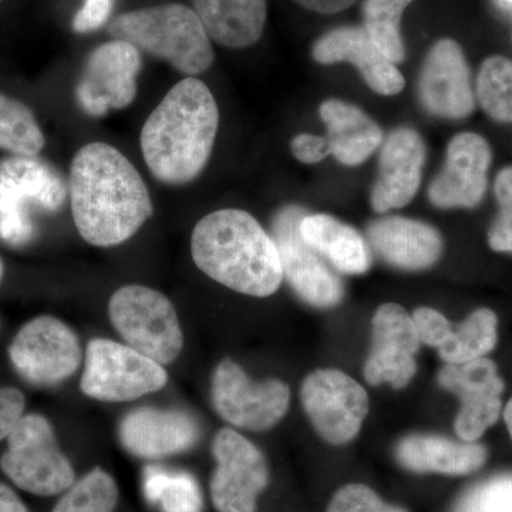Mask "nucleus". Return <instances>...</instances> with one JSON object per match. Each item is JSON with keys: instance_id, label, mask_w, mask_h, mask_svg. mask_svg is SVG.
Instances as JSON below:
<instances>
[{"instance_id": "nucleus-1", "label": "nucleus", "mask_w": 512, "mask_h": 512, "mask_svg": "<svg viewBox=\"0 0 512 512\" xmlns=\"http://www.w3.org/2000/svg\"><path fill=\"white\" fill-rule=\"evenodd\" d=\"M70 204L77 231L94 247L123 244L153 215L140 173L116 147L87 144L70 167Z\"/></svg>"}, {"instance_id": "nucleus-2", "label": "nucleus", "mask_w": 512, "mask_h": 512, "mask_svg": "<svg viewBox=\"0 0 512 512\" xmlns=\"http://www.w3.org/2000/svg\"><path fill=\"white\" fill-rule=\"evenodd\" d=\"M218 124L220 111L207 84L195 77L175 84L141 130L151 174L170 185L194 181L210 160Z\"/></svg>"}, {"instance_id": "nucleus-3", "label": "nucleus", "mask_w": 512, "mask_h": 512, "mask_svg": "<svg viewBox=\"0 0 512 512\" xmlns=\"http://www.w3.org/2000/svg\"><path fill=\"white\" fill-rule=\"evenodd\" d=\"M191 255L205 275L244 295L266 298L284 281L274 239L245 211L220 210L202 218L192 231Z\"/></svg>"}, {"instance_id": "nucleus-4", "label": "nucleus", "mask_w": 512, "mask_h": 512, "mask_svg": "<svg viewBox=\"0 0 512 512\" xmlns=\"http://www.w3.org/2000/svg\"><path fill=\"white\" fill-rule=\"evenodd\" d=\"M109 33L188 77L207 72L214 62L207 30L197 13L180 3L123 13L111 20Z\"/></svg>"}, {"instance_id": "nucleus-5", "label": "nucleus", "mask_w": 512, "mask_h": 512, "mask_svg": "<svg viewBox=\"0 0 512 512\" xmlns=\"http://www.w3.org/2000/svg\"><path fill=\"white\" fill-rule=\"evenodd\" d=\"M62 175L35 157L0 161V239L13 247L36 234L35 212H56L66 201Z\"/></svg>"}, {"instance_id": "nucleus-6", "label": "nucleus", "mask_w": 512, "mask_h": 512, "mask_svg": "<svg viewBox=\"0 0 512 512\" xmlns=\"http://www.w3.org/2000/svg\"><path fill=\"white\" fill-rule=\"evenodd\" d=\"M111 323L128 346L160 365H170L183 350V330L173 303L163 293L127 285L113 293Z\"/></svg>"}, {"instance_id": "nucleus-7", "label": "nucleus", "mask_w": 512, "mask_h": 512, "mask_svg": "<svg viewBox=\"0 0 512 512\" xmlns=\"http://www.w3.org/2000/svg\"><path fill=\"white\" fill-rule=\"evenodd\" d=\"M6 439L8 450L0 458V467L22 490L50 497L76 483L72 464L57 446L55 431L45 417H20Z\"/></svg>"}, {"instance_id": "nucleus-8", "label": "nucleus", "mask_w": 512, "mask_h": 512, "mask_svg": "<svg viewBox=\"0 0 512 512\" xmlns=\"http://www.w3.org/2000/svg\"><path fill=\"white\" fill-rule=\"evenodd\" d=\"M168 375L160 363L119 342L93 339L87 345L82 392L100 402L120 403L158 392Z\"/></svg>"}, {"instance_id": "nucleus-9", "label": "nucleus", "mask_w": 512, "mask_h": 512, "mask_svg": "<svg viewBox=\"0 0 512 512\" xmlns=\"http://www.w3.org/2000/svg\"><path fill=\"white\" fill-rule=\"evenodd\" d=\"M212 404L222 419L241 429L264 431L288 412L291 390L281 380L252 382L241 366L222 360L212 376Z\"/></svg>"}, {"instance_id": "nucleus-10", "label": "nucleus", "mask_w": 512, "mask_h": 512, "mask_svg": "<svg viewBox=\"0 0 512 512\" xmlns=\"http://www.w3.org/2000/svg\"><path fill=\"white\" fill-rule=\"evenodd\" d=\"M301 399L319 436L335 446L355 439L369 412L362 384L336 369H319L306 376Z\"/></svg>"}, {"instance_id": "nucleus-11", "label": "nucleus", "mask_w": 512, "mask_h": 512, "mask_svg": "<svg viewBox=\"0 0 512 512\" xmlns=\"http://www.w3.org/2000/svg\"><path fill=\"white\" fill-rule=\"evenodd\" d=\"M9 357L23 379L37 386H52L76 373L82 363V348L66 323L40 316L19 330Z\"/></svg>"}, {"instance_id": "nucleus-12", "label": "nucleus", "mask_w": 512, "mask_h": 512, "mask_svg": "<svg viewBox=\"0 0 512 512\" xmlns=\"http://www.w3.org/2000/svg\"><path fill=\"white\" fill-rule=\"evenodd\" d=\"M306 211L296 205L282 208L272 221V239L281 256L284 278L303 301L316 308H332L343 298L339 276L322 256L306 244L299 225Z\"/></svg>"}, {"instance_id": "nucleus-13", "label": "nucleus", "mask_w": 512, "mask_h": 512, "mask_svg": "<svg viewBox=\"0 0 512 512\" xmlns=\"http://www.w3.org/2000/svg\"><path fill=\"white\" fill-rule=\"evenodd\" d=\"M217 468L211 497L218 512H256V501L269 483L264 454L231 429H222L212 444Z\"/></svg>"}, {"instance_id": "nucleus-14", "label": "nucleus", "mask_w": 512, "mask_h": 512, "mask_svg": "<svg viewBox=\"0 0 512 512\" xmlns=\"http://www.w3.org/2000/svg\"><path fill=\"white\" fill-rule=\"evenodd\" d=\"M140 70V50L126 40L113 39L96 47L77 84L80 107L93 117L126 109L136 99Z\"/></svg>"}, {"instance_id": "nucleus-15", "label": "nucleus", "mask_w": 512, "mask_h": 512, "mask_svg": "<svg viewBox=\"0 0 512 512\" xmlns=\"http://www.w3.org/2000/svg\"><path fill=\"white\" fill-rule=\"evenodd\" d=\"M439 383L460 399L454 421L458 439L478 441L500 419L504 382L493 360L481 357L461 365H446L440 370Z\"/></svg>"}, {"instance_id": "nucleus-16", "label": "nucleus", "mask_w": 512, "mask_h": 512, "mask_svg": "<svg viewBox=\"0 0 512 512\" xmlns=\"http://www.w3.org/2000/svg\"><path fill=\"white\" fill-rule=\"evenodd\" d=\"M420 345L413 318L403 306H380L372 320V350L365 363L367 383H390L394 389L406 387L416 375Z\"/></svg>"}, {"instance_id": "nucleus-17", "label": "nucleus", "mask_w": 512, "mask_h": 512, "mask_svg": "<svg viewBox=\"0 0 512 512\" xmlns=\"http://www.w3.org/2000/svg\"><path fill=\"white\" fill-rule=\"evenodd\" d=\"M424 109L440 119L461 120L476 109L470 69L463 49L451 39H441L427 53L419 80Z\"/></svg>"}, {"instance_id": "nucleus-18", "label": "nucleus", "mask_w": 512, "mask_h": 512, "mask_svg": "<svg viewBox=\"0 0 512 512\" xmlns=\"http://www.w3.org/2000/svg\"><path fill=\"white\" fill-rule=\"evenodd\" d=\"M491 148L476 133H460L447 147L446 164L430 184L429 198L441 210L476 208L488 185Z\"/></svg>"}, {"instance_id": "nucleus-19", "label": "nucleus", "mask_w": 512, "mask_h": 512, "mask_svg": "<svg viewBox=\"0 0 512 512\" xmlns=\"http://www.w3.org/2000/svg\"><path fill=\"white\" fill-rule=\"evenodd\" d=\"M426 161V144L416 130L400 127L384 140L372 207L379 214L397 210L416 197Z\"/></svg>"}, {"instance_id": "nucleus-20", "label": "nucleus", "mask_w": 512, "mask_h": 512, "mask_svg": "<svg viewBox=\"0 0 512 512\" xmlns=\"http://www.w3.org/2000/svg\"><path fill=\"white\" fill-rule=\"evenodd\" d=\"M313 59L320 64H355L367 86L382 96H396L404 89V77L363 28L342 26L316 40Z\"/></svg>"}, {"instance_id": "nucleus-21", "label": "nucleus", "mask_w": 512, "mask_h": 512, "mask_svg": "<svg viewBox=\"0 0 512 512\" xmlns=\"http://www.w3.org/2000/svg\"><path fill=\"white\" fill-rule=\"evenodd\" d=\"M197 421L177 410L138 409L121 421L120 440L137 457L161 458L181 453L197 443Z\"/></svg>"}, {"instance_id": "nucleus-22", "label": "nucleus", "mask_w": 512, "mask_h": 512, "mask_svg": "<svg viewBox=\"0 0 512 512\" xmlns=\"http://www.w3.org/2000/svg\"><path fill=\"white\" fill-rule=\"evenodd\" d=\"M366 235L370 247L384 262L404 271L430 268L443 254L440 232L410 218H379L367 227Z\"/></svg>"}, {"instance_id": "nucleus-23", "label": "nucleus", "mask_w": 512, "mask_h": 512, "mask_svg": "<svg viewBox=\"0 0 512 512\" xmlns=\"http://www.w3.org/2000/svg\"><path fill=\"white\" fill-rule=\"evenodd\" d=\"M487 457V448L477 441H456L434 434H413L404 437L396 446L400 466L414 473L467 476L480 470Z\"/></svg>"}, {"instance_id": "nucleus-24", "label": "nucleus", "mask_w": 512, "mask_h": 512, "mask_svg": "<svg viewBox=\"0 0 512 512\" xmlns=\"http://www.w3.org/2000/svg\"><path fill=\"white\" fill-rule=\"evenodd\" d=\"M319 114L328 127L330 154L339 163L355 167L382 147V128L359 107L346 101L328 100L320 106Z\"/></svg>"}, {"instance_id": "nucleus-25", "label": "nucleus", "mask_w": 512, "mask_h": 512, "mask_svg": "<svg viewBox=\"0 0 512 512\" xmlns=\"http://www.w3.org/2000/svg\"><path fill=\"white\" fill-rule=\"evenodd\" d=\"M210 39L231 49L255 45L264 33L266 0H192Z\"/></svg>"}, {"instance_id": "nucleus-26", "label": "nucleus", "mask_w": 512, "mask_h": 512, "mask_svg": "<svg viewBox=\"0 0 512 512\" xmlns=\"http://www.w3.org/2000/svg\"><path fill=\"white\" fill-rule=\"evenodd\" d=\"M299 231L306 244L343 274L360 275L369 269L372 259L365 239L345 222L326 214H306Z\"/></svg>"}, {"instance_id": "nucleus-27", "label": "nucleus", "mask_w": 512, "mask_h": 512, "mask_svg": "<svg viewBox=\"0 0 512 512\" xmlns=\"http://www.w3.org/2000/svg\"><path fill=\"white\" fill-rule=\"evenodd\" d=\"M498 319L491 309H477L450 333L439 348L446 365L473 362L493 352L498 342Z\"/></svg>"}, {"instance_id": "nucleus-28", "label": "nucleus", "mask_w": 512, "mask_h": 512, "mask_svg": "<svg viewBox=\"0 0 512 512\" xmlns=\"http://www.w3.org/2000/svg\"><path fill=\"white\" fill-rule=\"evenodd\" d=\"M143 487L147 500L161 512H202L200 485L184 471L148 467Z\"/></svg>"}, {"instance_id": "nucleus-29", "label": "nucleus", "mask_w": 512, "mask_h": 512, "mask_svg": "<svg viewBox=\"0 0 512 512\" xmlns=\"http://www.w3.org/2000/svg\"><path fill=\"white\" fill-rule=\"evenodd\" d=\"M45 144L33 111L22 101L0 93V148L13 156L36 157Z\"/></svg>"}, {"instance_id": "nucleus-30", "label": "nucleus", "mask_w": 512, "mask_h": 512, "mask_svg": "<svg viewBox=\"0 0 512 512\" xmlns=\"http://www.w3.org/2000/svg\"><path fill=\"white\" fill-rule=\"evenodd\" d=\"M414 0H366L365 26L367 35L393 63H402L406 57L400 22L404 10Z\"/></svg>"}, {"instance_id": "nucleus-31", "label": "nucleus", "mask_w": 512, "mask_h": 512, "mask_svg": "<svg viewBox=\"0 0 512 512\" xmlns=\"http://www.w3.org/2000/svg\"><path fill=\"white\" fill-rule=\"evenodd\" d=\"M477 99L491 119L512 124V62L491 56L481 64L477 79Z\"/></svg>"}, {"instance_id": "nucleus-32", "label": "nucleus", "mask_w": 512, "mask_h": 512, "mask_svg": "<svg viewBox=\"0 0 512 512\" xmlns=\"http://www.w3.org/2000/svg\"><path fill=\"white\" fill-rule=\"evenodd\" d=\"M119 501L116 481L101 468H94L76 481L52 512H114Z\"/></svg>"}, {"instance_id": "nucleus-33", "label": "nucleus", "mask_w": 512, "mask_h": 512, "mask_svg": "<svg viewBox=\"0 0 512 512\" xmlns=\"http://www.w3.org/2000/svg\"><path fill=\"white\" fill-rule=\"evenodd\" d=\"M453 512H512V474L474 485L461 495Z\"/></svg>"}, {"instance_id": "nucleus-34", "label": "nucleus", "mask_w": 512, "mask_h": 512, "mask_svg": "<svg viewBox=\"0 0 512 512\" xmlns=\"http://www.w3.org/2000/svg\"><path fill=\"white\" fill-rule=\"evenodd\" d=\"M326 512H407L404 508L384 503L372 490L363 484H348L333 495Z\"/></svg>"}, {"instance_id": "nucleus-35", "label": "nucleus", "mask_w": 512, "mask_h": 512, "mask_svg": "<svg viewBox=\"0 0 512 512\" xmlns=\"http://www.w3.org/2000/svg\"><path fill=\"white\" fill-rule=\"evenodd\" d=\"M412 318L421 343L439 349L451 330V323L446 316L434 309L419 308L414 311Z\"/></svg>"}, {"instance_id": "nucleus-36", "label": "nucleus", "mask_w": 512, "mask_h": 512, "mask_svg": "<svg viewBox=\"0 0 512 512\" xmlns=\"http://www.w3.org/2000/svg\"><path fill=\"white\" fill-rule=\"evenodd\" d=\"M114 0H84L82 9L73 19L76 33H90L109 22Z\"/></svg>"}, {"instance_id": "nucleus-37", "label": "nucleus", "mask_w": 512, "mask_h": 512, "mask_svg": "<svg viewBox=\"0 0 512 512\" xmlns=\"http://www.w3.org/2000/svg\"><path fill=\"white\" fill-rule=\"evenodd\" d=\"M25 410V397L18 389H0V441L9 436L10 430L18 423Z\"/></svg>"}, {"instance_id": "nucleus-38", "label": "nucleus", "mask_w": 512, "mask_h": 512, "mask_svg": "<svg viewBox=\"0 0 512 512\" xmlns=\"http://www.w3.org/2000/svg\"><path fill=\"white\" fill-rule=\"evenodd\" d=\"M291 150L293 157L303 164L320 163L330 154L328 138L313 134H299L293 138Z\"/></svg>"}, {"instance_id": "nucleus-39", "label": "nucleus", "mask_w": 512, "mask_h": 512, "mask_svg": "<svg viewBox=\"0 0 512 512\" xmlns=\"http://www.w3.org/2000/svg\"><path fill=\"white\" fill-rule=\"evenodd\" d=\"M488 245L495 252L512 255V208H501L488 231Z\"/></svg>"}, {"instance_id": "nucleus-40", "label": "nucleus", "mask_w": 512, "mask_h": 512, "mask_svg": "<svg viewBox=\"0 0 512 512\" xmlns=\"http://www.w3.org/2000/svg\"><path fill=\"white\" fill-rule=\"evenodd\" d=\"M494 194L501 208H512V165L498 173L494 183Z\"/></svg>"}, {"instance_id": "nucleus-41", "label": "nucleus", "mask_w": 512, "mask_h": 512, "mask_svg": "<svg viewBox=\"0 0 512 512\" xmlns=\"http://www.w3.org/2000/svg\"><path fill=\"white\" fill-rule=\"evenodd\" d=\"M295 2L301 5L302 8L312 10V12L332 15V13L348 9L355 0H295Z\"/></svg>"}, {"instance_id": "nucleus-42", "label": "nucleus", "mask_w": 512, "mask_h": 512, "mask_svg": "<svg viewBox=\"0 0 512 512\" xmlns=\"http://www.w3.org/2000/svg\"><path fill=\"white\" fill-rule=\"evenodd\" d=\"M0 512H29L18 494L2 483H0Z\"/></svg>"}, {"instance_id": "nucleus-43", "label": "nucleus", "mask_w": 512, "mask_h": 512, "mask_svg": "<svg viewBox=\"0 0 512 512\" xmlns=\"http://www.w3.org/2000/svg\"><path fill=\"white\" fill-rule=\"evenodd\" d=\"M504 421L505 426H507L508 433H510V437L512 440V399L508 402L507 406L504 409Z\"/></svg>"}, {"instance_id": "nucleus-44", "label": "nucleus", "mask_w": 512, "mask_h": 512, "mask_svg": "<svg viewBox=\"0 0 512 512\" xmlns=\"http://www.w3.org/2000/svg\"><path fill=\"white\" fill-rule=\"evenodd\" d=\"M500 2L501 6H504V8L512 9V0H498Z\"/></svg>"}, {"instance_id": "nucleus-45", "label": "nucleus", "mask_w": 512, "mask_h": 512, "mask_svg": "<svg viewBox=\"0 0 512 512\" xmlns=\"http://www.w3.org/2000/svg\"><path fill=\"white\" fill-rule=\"evenodd\" d=\"M2 276H3V264H2V259H0V281H2Z\"/></svg>"}, {"instance_id": "nucleus-46", "label": "nucleus", "mask_w": 512, "mask_h": 512, "mask_svg": "<svg viewBox=\"0 0 512 512\" xmlns=\"http://www.w3.org/2000/svg\"><path fill=\"white\" fill-rule=\"evenodd\" d=\"M0 2H2V0H0Z\"/></svg>"}]
</instances>
